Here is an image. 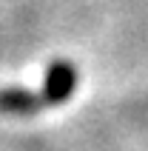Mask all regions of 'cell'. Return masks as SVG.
Masks as SVG:
<instances>
[{
	"label": "cell",
	"instance_id": "cell-1",
	"mask_svg": "<svg viewBox=\"0 0 148 151\" xmlns=\"http://www.w3.org/2000/svg\"><path fill=\"white\" fill-rule=\"evenodd\" d=\"M77 88V68L66 60H54L46 68V80H43V100L46 106H63Z\"/></svg>",
	"mask_w": 148,
	"mask_h": 151
},
{
	"label": "cell",
	"instance_id": "cell-2",
	"mask_svg": "<svg viewBox=\"0 0 148 151\" xmlns=\"http://www.w3.org/2000/svg\"><path fill=\"white\" fill-rule=\"evenodd\" d=\"M46 106L43 94L29 88H0V111L14 117H32Z\"/></svg>",
	"mask_w": 148,
	"mask_h": 151
}]
</instances>
